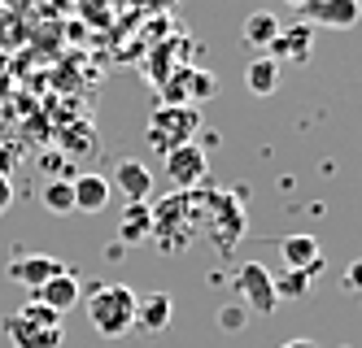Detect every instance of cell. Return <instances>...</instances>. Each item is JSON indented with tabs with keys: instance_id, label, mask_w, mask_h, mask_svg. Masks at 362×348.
I'll list each match as a JSON object with an SVG mask.
<instances>
[{
	"instance_id": "cell-1",
	"label": "cell",
	"mask_w": 362,
	"mask_h": 348,
	"mask_svg": "<svg viewBox=\"0 0 362 348\" xmlns=\"http://www.w3.org/2000/svg\"><path fill=\"white\" fill-rule=\"evenodd\" d=\"M136 292L127 283H96L88 292V323L96 327V335L105 340H122L136 327Z\"/></svg>"
},
{
	"instance_id": "cell-2",
	"label": "cell",
	"mask_w": 362,
	"mask_h": 348,
	"mask_svg": "<svg viewBox=\"0 0 362 348\" xmlns=\"http://www.w3.org/2000/svg\"><path fill=\"white\" fill-rule=\"evenodd\" d=\"M153 209V239H158L162 248H188V239L201 231V222L210 218V209H201L188 192H175L166 196L162 205H148Z\"/></svg>"
},
{
	"instance_id": "cell-3",
	"label": "cell",
	"mask_w": 362,
	"mask_h": 348,
	"mask_svg": "<svg viewBox=\"0 0 362 348\" xmlns=\"http://www.w3.org/2000/svg\"><path fill=\"white\" fill-rule=\"evenodd\" d=\"M5 335L13 348H62V313L57 309H48L40 301H27L22 309H13L5 318Z\"/></svg>"
},
{
	"instance_id": "cell-4",
	"label": "cell",
	"mask_w": 362,
	"mask_h": 348,
	"mask_svg": "<svg viewBox=\"0 0 362 348\" xmlns=\"http://www.w3.org/2000/svg\"><path fill=\"white\" fill-rule=\"evenodd\" d=\"M197 131H201V109L197 104H162V109H153L144 140H148V148H158L166 157L170 148L188 144Z\"/></svg>"
},
{
	"instance_id": "cell-5",
	"label": "cell",
	"mask_w": 362,
	"mask_h": 348,
	"mask_svg": "<svg viewBox=\"0 0 362 348\" xmlns=\"http://www.w3.org/2000/svg\"><path fill=\"white\" fill-rule=\"evenodd\" d=\"M231 287H236V296L245 301V313H257V318H267L275 313V287H271V270L262 261H245L236 279H231Z\"/></svg>"
},
{
	"instance_id": "cell-6",
	"label": "cell",
	"mask_w": 362,
	"mask_h": 348,
	"mask_svg": "<svg viewBox=\"0 0 362 348\" xmlns=\"http://www.w3.org/2000/svg\"><path fill=\"white\" fill-rule=\"evenodd\" d=\"M205 174H210V157L197 140L166 152V179L175 183V192H192L197 183H205Z\"/></svg>"
},
{
	"instance_id": "cell-7",
	"label": "cell",
	"mask_w": 362,
	"mask_h": 348,
	"mask_svg": "<svg viewBox=\"0 0 362 348\" xmlns=\"http://www.w3.org/2000/svg\"><path fill=\"white\" fill-rule=\"evenodd\" d=\"M310 52H315V31H310L305 22L297 26H279V35L267 44V57L284 70V66H305Z\"/></svg>"
},
{
	"instance_id": "cell-8",
	"label": "cell",
	"mask_w": 362,
	"mask_h": 348,
	"mask_svg": "<svg viewBox=\"0 0 362 348\" xmlns=\"http://www.w3.org/2000/svg\"><path fill=\"white\" fill-rule=\"evenodd\" d=\"M305 26H332V31H349L362 18V0H305L301 5Z\"/></svg>"
},
{
	"instance_id": "cell-9",
	"label": "cell",
	"mask_w": 362,
	"mask_h": 348,
	"mask_svg": "<svg viewBox=\"0 0 362 348\" xmlns=\"http://www.w3.org/2000/svg\"><path fill=\"white\" fill-rule=\"evenodd\" d=\"M35 301H40V305H48V309H57V313H70L74 305L83 301V279H79V275H74L70 265H66L62 275L44 279V283L35 287Z\"/></svg>"
},
{
	"instance_id": "cell-10",
	"label": "cell",
	"mask_w": 362,
	"mask_h": 348,
	"mask_svg": "<svg viewBox=\"0 0 362 348\" xmlns=\"http://www.w3.org/2000/svg\"><path fill=\"white\" fill-rule=\"evenodd\" d=\"M66 270V261H57V257H48V253H31V257H13L9 265H5V275L13 279V283H22V287H40L44 279H53V275H62Z\"/></svg>"
},
{
	"instance_id": "cell-11",
	"label": "cell",
	"mask_w": 362,
	"mask_h": 348,
	"mask_svg": "<svg viewBox=\"0 0 362 348\" xmlns=\"http://www.w3.org/2000/svg\"><path fill=\"white\" fill-rule=\"evenodd\" d=\"M70 187H74V213H100L114 196V183L105 174H79L70 179Z\"/></svg>"
},
{
	"instance_id": "cell-12",
	"label": "cell",
	"mask_w": 362,
	"mask_h": 348,
	"mask_svg": "<svg viewBox=\"0 0 362 348\" xmlns=\"http://www.w3.org/2000/svg\"><path fill=\"white\" fill-rule=\"evenodd\" d=\"M279 253H284V265H288V270H310L315 275L319 265H323V248H319V239L315 235H288L279 244Z\"/></svg>"
},
{
	"instance_id": "cell-13",
	"label": "cell",
	"mask_w": 362,
	"mask_h": 348,
	"mask_svg": "<svg viewBox=\"0 0 362 348\" xmlns=\"http://www.w3.org/2000/svg\"><path fill=\"white\" fill-rule=\"evenodd\" d=\"M144 239H153V209L144 200H132L122 209V222H118V244H144Z\"/></svg>"
},
{
	"instance_id": "cell-14",
	"label": "cell",
	"mask_w": 362,
	"mask_h": 348,
	"mask_svg": "<svg viewBox=\"0 0 362 348\" xmlns=\"http://www.w3.org/2000/svg\"><path fill=\"white\" fill-rule=\"evenodd\" d=\"M170 313H175V301L166 296V292H153V296L136 301V327L158 335V331H166V327H170Z\"/></svg>"
},
{
	"instance_id": "cell-15",
	"label": "cell",
	"mask_w": 362,
	"mask_h": 348,
	"mask_svg": "<svg viewBox=\"0 0 362 348\" xmlns=\"http://www.w3.org/2000/svg\"><path fill=\"white\" fill-rule=\"evenodd\" d=\"M118 192L127 196V200H148V192H153V170L144 166V162H118Z\"/></svg>"
},
{
	"instance_id": "cell-16",
	"label": "cell",
	"mask_w": 362,
	"mask_h": 348,
	"mask_svg": "<svg viewBox=\"0 0 362 348\" xmlns=\"http://www.w3.org/2000/svg\"><path fill=\"white\" fill-rule=\"evenodd\" d=\"M245 83H249L253 96H271L279 88V66L267 57V52H257V57L245 66Z\"/></svg>"
},
{
	"instance_id": "cell-17",
	"label": "cell",
	"mask_w": 362,
	"mask_h": 348,
	"mask_svg": "<svg viewBox=\"0 0 362 348\" xmlns=\"http://www.w3.org/2000/svg\"><path fill=\"white\" fill-rule=\"evenodd\" d=\"M279 35V18L275 13H267V9H257V13H249L245 18V26H240V40L249 44V48H262L267 52V44Z\"/></svg>"
},
{
	"instance_id": "cell-18",
	"label": "cell",
	"mask_w": 362,
	"mask_h": 348,
	"mask_svg": "<svg viewBox=\"0 0 362 348\" xmlns=\"http://www.w3.org/2000/svg\"><path fill=\"white\" fill-rule=\"evenodd\" d=\"M40 205L53 213V218H66V213H74V187H70V179H48L44 192H40Z\"/></svg>"
},
{
	"instance_id": "cell-19",
	"label": "cell",
	"mask_w": 362,
	"mask_h": 348,
	"mask_svg": "<svg viewBox=\"0 0 362 348\" xmlns=\"http://www.w3.org/2000/svg\"><path fill=\"white\" fill-rule=\"evenodd\" d=\"M310 270H284V275H271V287H275V301H301L310 292Z\"/></svg>"
},
{
	"instance_id": "cell-20",
	"label": "cell",
	"mask_w": 362,
	"mask_h": 348,
	"mask_svg": "<svg viewBox=\"0 0 362 348\" xmlns=\"http://www.w3.org/2000/svg\"><path fill=\"white\" fill-rule=\"evenodd\" d=\"M245 318H249V313H245L240 305H227V309H218V327H227V331H240V327H245Z\"/></svg>"
},
{
	"instance_id": "cell-21",
	"label": "cell",
	"mask_w": 362,
	"mask_h": 348,
	"mask_svg": "<svg viewBox=\"0 0 362 348\" xmlns=\"http://www.w3.org/2000/svg\"><path fill=\"white\" fill-rule=\"evenodd\" d=\"M358 287H362V261H349V270H345V292L354 296Z\"/></svg>"
},
{
	"instance_id": "cell-22",
	"label": "cell",
	"mask_w": 362,
	"mask_h": 348,
	"mask_svg": "<svg viewBox=\"0 0 362 348\" xmlns=\"http://www.w3.org/2000/svg\"><path fill=\"white\" fill-rule=\"evenodd\" d=\"M9 205H13V183L0 174V218H5V209H9Z\"/></svg>"
},
{
	"instance_id": "cell-23",
	"label": "cell",
	"mask_w": 362,
	"mask_h": 348,
	"mask_svg": "<svg viewBox=\"0 0 362 348\" xmlns=\"http://www.w3.org/2000/svg\"><path fill=\"white\" fill-rule=\"evenodd\" d=\"M9 166H13V152L0 148V174H5V179H9Z\"/></svg>"
},
{
	"instance_id": "cell-24",
	"label": "cell",
	"mask_w": 362,
	"mask_h": 348,
	"mask_svg": "<svg viewBox=\"0 0 362 348\" xmlns=\"http://www.w3.org/2000/svg\"><path fill=\"white\" fill-rule=\"evenodd\" d=\"M279 348H319V344H315V340H284Z\"/></svg>"
},
{
	"instance_id": "cell-25",
	"label": "cell",
	"mask_w": 362,
	"mask_h": 348,
	"mask_svg": "<svg viewBox=\"0 0 362 348\" xmlns=\"http://www.w3.org/2000/svg\"><path fill=\"white\" fill-rule=\"evenodd\" d=\"M284 5H293V9H301V5H305V0H284Z\"/></svg>"
}]
</instances>
